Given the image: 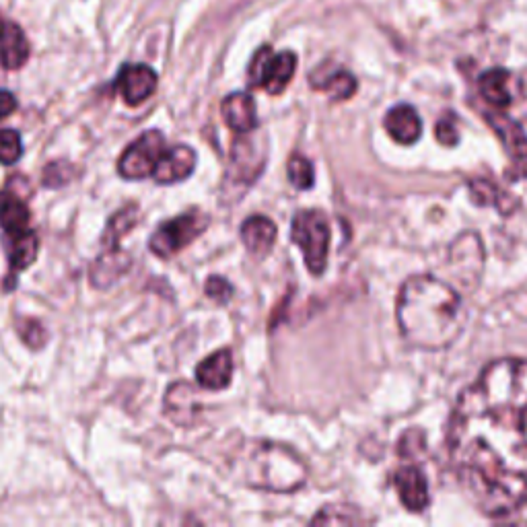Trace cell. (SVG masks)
I'll return each instance as SVG.
<instances>
[{
  "label": "cell",
  "instance_id": "obj_31",
  "mask_svg": "<svg viewBox=\"0 0 527 527\" xmlns=\"http://www.w3.org/2000/svg\"><path fill=\"white\" fill-rule=\"evenodd\" d=\"M272 48L270 46H264L256 52V56L252 58V64H250V70H248V77H250V85L252 87H260L262 83V75H264V70H266V64L268 60L272 58Z\"/></svg>",
  "mask_w": 527,
  "mask_h": 527
},
{
  "label": "cell",
  "instance_id": "obj_3",
  "mask_svg": "<svg viewBox=\"0 0 527 527\" xmlns=\"http://www.w3.org/2000/svg\"><path fill=\"white\" fill-rule=\"evenodd\" d=\"M245 482L268 493H293L307 482V468L299 455L278 443H262L245 462Z\"/></svg>",
  "mask_w": 527,
  "mask_h": 527
},
{
  "label": "cell",
  "instance_id": "obj_8",
  "mask_svg": "<svg viewBox=\"0 0 527 527\" xmlns=\"http://www.w3.org/2000/svg\"><path fill=\"white\" fill-rule=\"evenodd\" d=\"M486 122L501 138L519 178H527V134L519 122L501 112H486Z\"/></svg>",
  "mask_w": 527,
  "mask_h": 527
},
{
  "label": "cell",
  "instance_id": "obj_17",
  "mask_svg": "<svg viewBox=\"0 0 527 527\" xmlns=\"http://www.w3.org/2000/svg\"><path fill=\"white\" fill-rule=\"evenodd\" d=\"M29 60V42L17 23H0V64L7 70H17Z\"/></svg>",
  "mask_w": 527,
  "mask_h": 527
},
{
  "label": "cell",
  "instance_id": "obj_10",
  "mask_svg": "<svg viewBox=\"0 0 527 527\" xmlns=\"http://www.w3.org/2000/svg\"><path fill=\"white\" fill-rule=\"evenodd\" d=\"M394 486L398 490V497L402 505L410 513L425 511L431 503L429 497V484L425 474L414 466H404L394 474Z\"/></svg>",
  "mask_w": 527,
  "mask_h": 527
},
{
  "label": "cell",
  "instance_id": "obj_34",
  "mask_svg": "<svg viewBox=\"0 0 527 527\" xmlns=\"http://www.w3.org/2000/svg\"><path fill=\"white\" fill-rule=\"evenodd\" d=\"M423 447H425V435L420 431H408L400 439V453L406 455V458H412V455H416Z\"/></svg>",
  "mask_w": 527,
  "mask_h": 527
},
{
  "label": "cell",
  "instance_id": "obj_4",
  "mask_svg": "<svg viewBox=\"0 0 527 527\" xmlns=\"http://www.w3.org/2000/svg\"><path fill=\"white\" fill-rule=\"evenodd\" d=\"M330 223L320 210H301L293 219L291 239L297 243L311 274L320 276L328 266Z\"/></svg>",
  "mask_w": 527,
  "mask_h": 527
},
{
  "label": "cell",
  "instance_id": "obj_9",
  "mask_svg": "<svg viewBox=\"0 0 527 527\" xmlns=\"http://www.w3.org/2000/svg\"><path fill=\"white\" fill-rule=\"evenodd\" d=\"M116 89L128 105L145 103L157 89L155 70L147 64H128L122 68Z\"/></svg>",
  "mask_w": 527,
  "mask_h": 527
},
{
  "label": "cell",
  "instance_id": "obj_22",
  "mask_svg": "<svg viewBox=\"0 0 527 527\" xmlns=\"http://www.w3.org/2000/svg\"><path fill=\"white\" fill-rule=\"evenodd\" d=\"M468 188H470L472 200L478 206H495L503 215H511L513 210L517 208L515 196L507 194L505 190H501L497 184H493L490 180H472L468 184Z\"/></svg>",
  "mask_w": 527,
  "mask_h": 527
},
{
  "label": "cell",
  "instance_id": "obj_25",
  "mask_svg": "<svg viewBox=\"0 0 527 527\" xmlns=\"http://www.w3.org/2000/svg\"><path fill=\"white\" fill-rule=\"evenodd\" d=\"M313 87L324 89L334 101H346L357 93V79L346 73V70H338L332 77H328L322 83H313Z\"/></svg>",
  "mask_w": 527,
  "mask_h": 527
},
{
  "label": "cell",
  "instance_id": "obj_12",
  "mask_svg": "<svg viewBox=\"0 0 527 527\" xmlns=\"http://www.w3.org/2000/svg\"><path fill=\"white\" fill-rule=\"evenodd\" d=\"M231 377H233V355L227 348L217 350V353L206 357L196 369L198 385L210 392H221L229 388Z\"/></svg>",
  "mask_w": 527,
  "mask_h": 527
},
{
  "label": "cell",
  "instance_id": "obj_28",
  "mask_svg": "<svg viewBox=\"0 0 527 527\" xmlns=\"http://www.w3.org/2000/svg\"><path fill=\"white\" fill-rule=\"evenodd\" d=\"M23 155L21 136L15 130H0V163L15 165Z\"/></svg>",
  "mask_w": 527,
  "mask_h": 527
},
{
  "label": "cell",
  "instance_id": "obj_29",
  "mask_svg": "<svg viewBox=\"0 0 527 527\" xmlns=\"http://www.w3.org/2000/svg\"><path fill=\"white\" fill-rule=\"evenodd\" d=\"M19 334H21L23 342L31 348H42L48 340V332L38 320H23L19 324Z\"/></svg>",
  "mask_w": 527,
  "mask_h": 527
},
{
  "label": "cell",
  "instance_id": "obj_27",
  "mask_svg": "<svg viewBox=\"0 0 527 527\" xmlns=\"http://www.w3.org/2000/svg\"><path fill=\"white\" fill-rule=\"evenodd\" d=\"M365 519L359 517V511L353 507H346V505H330L324 507L318 515L311 519V523H324V525H348V523H361Z\"/></svg>",
  "mask_w": 527,
  "mask_h": 527
},
{
  "label": "cell",
  "instance_id": "obj_5",
  "mask_svg": "<svg viewBox=\"0 0 527 527\" xmlns=\"http://www.w3.org/2000/svg\"><path fill=\"white\" fill-rule=\"evenodd\" d=\"M208 223V215L200 213V210H190V213L163 223L151 237V252L159 258L175 256L198 239L206 231Z\"/></svg>",
  "mask_w": 527,
  "mask_h": 527
},
{
  "label": "cell",
  "instance_id": "obj_21",
  "mask_svg": "<svg viewBox=\"0 0 527 527\" xmlns=\"http://www.w3.org/2000/svg\"><path fill=\"white\" fill-rule=\"evenodd\" d=\"M0 227L11 237L29 229V208L11 192H0Z\"/></svg>",
  "mask_w": 527,
  "mask_h": 527
},
{
  "label": "cell",
  "instance_id": "obj_6",
  "mask_svg": "<svg viewBox=\"0 0 527 527\" xmlns=\"http://www.w3.org/2000/svg\"><path fill=\"white\" fill-rule=\"evenodd\" d=\"M165 151V136L159 130H147L122 153L118 161V171L126 180H145L149 175H153Z\"/></svg>",
  "mask_w": 527,
  "mask_h": 527
},
{
  "label": "cell",
  "instance_id": "obj_13",
  "mask_svg": "<svg viewBox=\"0 0 527 527\" xmlns=\"http://www.w3.org/2000/svg\"><path fill=\"white\" fill-rule=\"evenodd\" d=\"M221 112L225 124L237 134H250L258 126L256 103L250 93H231L225 97Z\"/></svg>",
  "mask_w": 527,
  "mask_h": 527
},
{
  "label": "cell",
  "instance_id": "obj_23",
  "mask_svg": "<svg viewBox=\"0 0 527 527\" xmlns=\"http://www.w3.org/2000/svg\"><path fill=\"white\" fill-rule=\"evenodd\" d=\"M138 206L136 204H128L122 210L110 219L108 227H105L103 233V248H122V239L128 235V231H132V227L138 223Z\"/></svg>",
  "mask_w": 527,
  "mask_h": 527
},
{
  "label": "cell",
  "instance_id": "obj_35",
  "mask_svg": "<svg viewBox=\"0 0 527 527\" xmlns=\"http://www.w3.org/2000/svg\"><path fill=\"white\" fill-rule=\"evenodd\" d=\"M17 110V99L11 91L0 89V120L9 118Z\"/></svg>",
  "mask_w": 527,
  "mask_h": 527
},
{
  "label": "cell",
  "instance_id": "obj_11",
  "mask_svg": "<svg viewBox=\"0 0 527 527\" xmlns=\"http://www.w3.org/2000/svg\"><path fill=\"white\" fill-rule=\"evenodd\" d=\"M194 167H196V153L186 145H178L165 151L151 178L161 186L178 184L190 178L194 173Z\"/></svg>",
  "mask_w": 527,
  "mask_h": 527
},
{
  "label": "cell",
  "instance_id": "obj_26",
  "mask_svg": "<svg viewBox=\"0 0 527 527\" xmlns=\"http://www.w3.org/2000/svg\"><path fill=\"white\" fill-rule=\"evenodd\" d=\"M287 173H289L291 184L299 190H309L315 184V169H313L311 161L303 155L291 157V161L287 165Z\"/></svg>",
  "mask_w": 527,
  "mask_h": 527
},
{
  "label": "cell",
  "instance_id": "obj_33",
  "mask_svg": "<svg viewBox=\"0 0 527 527\" xmlns=\"http://www.w3.org/2000/svg\"><path fill=\"white\" fill-rule=\"evenodd\" d=\"M68 169H70V165H64V163L48 165L44 171V186L58 188V186L68 184Z\"/></svg>",
  "mask_w": 527,
  "mask_h": 527
},
{
  "label": "cell",
  "instance_id": "obj_15",
  "mask_svg": "<svg viewBox=\"0 0 527 527\" xmlns=\"http://www.w3.org/2000/svg\"><path fill=\"white\" fill-rule=\"evenodd\" d=\"M167 416L182 427H190L196 423L200 414V404L196 392L188 383H173L165 396Z\"/></svg>",
  "mask_w": 527,
  "mask_h": 527
},
{
  "label": "cell",
  "instance_id": "obj_30",
  "mask_svg": "<svg viewBox=\"0 0 527 527\" xmlns=\"http://www.w3.org/2000/svg\"><path fill=\"white\" fill-rule=\"evenodd\" d=\"M204 291H206V295L210 299L217 301V303H227L233 297V287L227 283L225 278H221V276H210L206 280Z\"/></svg>",
  "mask_w": 527,
  "mask_h": 527
},
{
  "label": "cell",
  "instance_id": "obj_18",
  "mask_svg": "<svg viewBox=\"0 0 527 527\" xmlns=\"http://www.w3.org/2000/svg\"><path fill=\"white\" fill-rule=\"evenodd\" d=\"M295 70H297V56L293 52L272 54V58L266 64L260 87H264L270 95H280L293 81Z\"/></svg>",
  "mask_w": 527,
  "mask_h": 527
},
{
  "label": "cell",
  "instance_id": "obj_7",
  "mask_svg": "<svg viewBox=\"0 0 527 527\" xmlns=\"http://www.w3.org/2000/svg\"><path fill=\"white\" fill-rule=\"evenodd\" d=\"M266 157H268L266 140H262V145H258V140L254 138L237 140L231 153L229 180L245 186L254 184L266 165Z\"/></svg>",
  "mask_w": 527,
  "mask_h": 527
},
{
  "label": "cell",
  "instance_id": "obj_19",
  "mask_svg": "<svg viewBox=\"0 0 527 527\" xmlns=\"http://www.w3.org/2000/svg\"><path fill=\"white\" fill-rule=\"evenodd\" d=\"M276 239V225L268 217H250L241 225V241L256 256H264L272 250Z\"/></svg>",
  "mask_w": 527,
  "mask_h": 527
},
{
  "label": "cell",
  "instance_id": "obj_20",
  "mask_svg": "<svg viewBox=\"0 0 527 527\" xmlns=\"http://www.w3.org/2000/svg\"><path fill=\"white\" fill-rule=\"evenodd\" d=\"M511 75L503 68H493V70H486V73L478 79V91L484 97V101H488L490 105H495V108H507L513 101L511 89Z\"/></svg>",
  "mask_w": 527,
  "mask_h": 527
},
{
  "label": "cell",
  "instance_id": "obj_1",
  "mask_svg": "<svg viewBox=\"0 0 527 527\" xmlns=\"http://www.w3.org/2000/svg\"><path fill=\"white\" fill-rule=\"evenodd\" d=\"M449 460L470 501L490 517L527 505V361L490 363L455 402Z\"/></svg>",
  "mask_w": 527,
  "mask_h": 527
},
{
  "label": "cell",
  "instance_id": "obj_14",
  "mask_svg": "<svg viewBox=\"0 0 527 527\" xmlns=\"http://www.w3.org/2000/svg\"><path fill=\"white\" fill-rule=\"evenodd\" d=\"M383 126L396 140V143L406 145V147L414 145L420 138V134H423V122H420V116L416 114L412 105H406V103L396 105V108H392L388 114H385Z\"/></svg>",
  "mask_w": 527,
  "mask_h": 527
},
{
  "label": "cell",
  "instance_id": "obj_24",
  "mask_svg": "<svg viewBox=\"0 0 527 527\" xmlns=\"http://www.w3.org/2000/svg\"><path fill=\"white\" fill-rule=\"evenodd\" d=\"M40 252V237L35 231L27 229L19 235L13 237V248L9 254V262H11V270L13 272H21L25 268H29L35 258H38Z\"/></svg>",
  "mask_w": 527,
  "mask_h": 527
},
{
  "label": "cell",
  "instance_id": "obj_2",
  "mask_svg": "<svg viewBox=\"0 0 527 527\" xmlns=\"http://www.w3.org/2000/svg\"><path fill=\"white\" fill-rule=\"evenodd\" d=\"M396 318L404 340L416 348L443 350L466 328L464 301L433 276H414L402 287Z\"/></svg>",
  "mask_w": 527,
  "mask_h": 527
},
{
  "label": "cell",
  "instance_id": "obj_32",
  "mask_svg": "<svg viewBox=\"0 0 527 527\" xmlns=\"http://www.w3.org/2000/svg\"><path fill=\"white\" fill-rule=\"evenodd\" d=\"M435 138L443 147H455L460 140L458 128L453 124V118H443L437 126H435Z\"/></svg>",
  "mask_w": 527,
  "mask_h": 527
},
{
  "label": "cell",
  "instance_id": "obj_16",
  "mask_svg": "<svg viewBox=\"0 0 527 527\" xmlns=\"http://www.w3.org/2000/svg\"><path fill=\"white\" fill-rule=\"evenodd\" d=\"M130 268V256L122 248H103V254L91 266L93 287L108 289Z\"/></svg>",
  "mask_w": 527,
  "mask_h": 527
}]
</instances>
